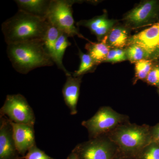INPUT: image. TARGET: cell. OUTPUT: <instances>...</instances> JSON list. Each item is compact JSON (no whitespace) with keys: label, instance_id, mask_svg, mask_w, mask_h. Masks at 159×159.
I'll return each instance as SVG.
<instances>
[{"label":"cell","instance_id":"cell-17","mask_svg":"<svg viewBox=\"0 0 159 159\" xmlns=\"http://www.w3.org/2000/svg\"><path fill=\"white\" fill-rule=\"evenodd\" d=\"M71 45V43L69 41L67 35L61 32L55 44V61L54 63L56 64L58 68L64 72L66 76L72 74L66 69L63 64V58L67 48Z\"/></svg>","mask_w":159,"mask_h":159},{"label":"cell","instance_id":"cell-25","mask_svg":"<svg viewBox=\"0 0 159 159\" xmlns=\"http://www.w3.org/2000/svg\"><path fill=\"white\" fill-rule=\"evenodd\" d=\"M145 80L148 84L151 85L159 86V66L152 67Z\"/></svg>","mask_w":159,"mask_h":159},{"label":"cell","instance_id":"cell-16","mask_svg":"<svg viewBox=\"0 0 159 159\" xmlns=\"http://www.w3.org/2000/svg\"><path fill=\"white\" fill-rule=\"evenodd\" d=\"M107 42L110 48L122 49L128 44V33L124 27H113L107 35Z\"/></svg>","mask_w":159,"mask_h":159},{"label":"cell","instance_id":"cell-12","mask_svg":"<svg viewBox=\"0 0 159 159\" xmlns=\"http://www.w3.org/2000/svg\"><path fill=\"white\" fill-rule=\"evenodd\" d=\"M81 77H74L71 74L66 76V80L62 90L65 102L71 115L77 113V104L80 95Z\"/></svg>","mask_w":159,"mask_h":159},{"label":"cell","instance_id":"cell-24","mask_svg":"<svg viewBox=\"0 0 159 159\" xmlns=\"http://www.w3.org/2000/svg\"><path fill=\"white\" fill-rule=\"evenodd\" d=\"M54 159L45 153L44 152L39 148L36 145H34L28 151L25 156L21 159Z\"/></svg>","mask_w":159,"mask_h":159},{"label":"cell","instance_id":"cell-14","mask_svg":"<svg viewBox=\"0 0 159 159\" xmlns=\"http://www.w3.org/2000/svg\"><path fill=\"white\" fill-rule=\"evenodd\" d=\"M49 0H16L19 10L46 19L50 7Z\"/></svg>","mask_w":159,"mask_h":159},{"label":"cell","instance_id":"cell-27","mask_svg":"<svg viewBox=\"0 0 159 159\" xmlns=\"http://www.w3.org/2000/svg\"><path fill=\"white\" fill-rule=\"evenodd\" d=\"M66 159H78L77 156L75 154L71 152L70 154L68 156Z\"/></svg>","mask_w":159,"mask_h":159},{"label":"cell","instance_id":"cell-23","mask_svg":"<svg viewBox=\"0 0 159 159\" xmlns=\"http://www.w3.org/2000/svg\"><path fill=\"white\" fill-rule=\"evenodd\" d=\"M127 59L125 50L122 49L116 48L110 51L105 61L118 62L124 61Z\"/></svg>","mask_w":159,"mask_h":159},{"label":"cell","instance_id":"cell-4","mask_svg":"<svg viewBox=\"0 0 159 159\" xmlns=\"http://www.w3.org/2000/svg\"><path fill=\"white\" fill-rule=\"evenodd\" d=\"M1 116H6L14 123L34 126V111L27 99L20 94L8 95L0 110Z\"/></svg>","mask_w":159,"mask_h":159},{"label":"cell","instance_id":"cell-2","mask_svg":"<svg viewBox=\"0 0 159 159\" xmlns=\"http://www.w3.org/2000/svg\"><path fill=\"white\" fill-rule=\"evenodd\" d=\"M7 45L9 60L15 70L20 74H27L38 68L54 65V61L46 51L43 40Z\"/></svg>","mask_w":159,"mask_h":159},{"label":"cell","instance_id":"cell-5","mask_svg":"<svg viewBox=\"0 0 159 159\" xmlns=\"http://www.w3.org/2000/svg\"><path fill=\"white\" fill-rule=\"evenodd\" d=\"M147 129L140 126H130L120 129L116 140L122 150L129 153H138L145 147L149 140Z\"/></svg>","mask_w":159,"mask_h":159},{"label":"cell","instance_id":"cell-28","mask_svg":"<svg viewBox=\"0 0 159 159\" xmlns=\"http://www.w3.org/2000/svg\"><path fill=\"white\" fill-rule=\"evenodd\" d=\"M113 159H114V158ZM128 159V158H120V159Z\"/></svg>","mask_w":159,"mask_h":159},{"label":"cell","instance_id":"cell-20","mask_svg":"<svg viewBox=\"0 0 159 159\" xmlns=\"http://www.w3.org/2000/svg\"><path fill=\"white\" fill-rule=\"evenodd\" d=\"M125 50L127 59L131 62L136 63L142 60L149 58L146 51L139 46L131 45Z\"/></svg>","mask_w":159,"mask_h":159},{"label":"cell","instance_id":"cell-21","mask_svg":"<svg viewBox=\"0 0 159 159\" xmlns=\"http://www.w3.org/2000/svg\"><path fill=\"white\" fill-rule=\"evenodd\" d=\"M151 60L143 59L135 63V76L137 79H146L152 68Z\"/></svg>","mask_w":159,"mask_h":159},{"label":"cell","instance_id":"cell-11","mask_svg":"<svg viewBox=\"0 0 159 159\" xmlns=\"http://www.w3.org/2000/svg\"><path fill=\"white\" fill-rule=\"evenodd\" d=\"M16 146L21 157L25 156L30 148L36 145L34 126L11 122Z\"/></svg>","mask_w":159,"mask_h":159},{"label":"cell","instance_id":"cell-7","mask_svg":"<svg viewBox=\"0 0 159 159\" xmlns=\"http://www.w3.org/2000/svg\"><path fill=\"white\" fill-rule=\"evenodd\" d=\"M159 16V2H142L126 15L124 20L132 28H138L155 22Z\"/></svg>","mask_w":159,"mask_h":159},{"label":"cell","instance_id":"cell-8","mask_svg":"<svg viewBox=\"0 0 159 159\" xmlns=\"http://www.w3.org/2000/svg\"><path fill=\"white\" fill-rule=\"evenodd\" d=\"M72 152L78 159H113L115 155L111 145L97 138L77 145Z\"/></svg>","mask_w":159,"mask_h":159},{"label":"cell","instance_id":"cell-9","mask_svg":"<svg viewBox=\"0 0 159 159\" xmlns=\"http://www.w3.org/2000/svg\"><path fill=\"white\" fill-rule=\"evenodd\" d=\"M128 46L135 45L142 48L149 58L159 55V22L129 37Z\"/></svg>","mask_w":159,"mask_h":159},{"label":"cell","instance_id":"cell-13","mask_svg":"<svg viewBox=\"0 0 159 159\" xmlns=\"http://www.w3.org/2000/svg\"><path fill=\"white\" fill-rule=\"evenodd\" d=\"M115 23L116 21L109 19L104 13L91 19L80 21L76 24V25L88 28L91 32L97 36L99 42L108 34L111 29L113 28Z\"/></svg>","mask_w":159,"mask_h":159},{"label":"cell","instance_id":"cell-22","mask_svg":"<svg viewBox=\"0 0 159 159\" xmlns=\"http://www.w3.org/2000/svg\"><path fill=\"white\" fill-rule=\"evenodd\" d=\"M137 159H159V145H151L138 153Z\"/></svg>","mask_w":159,"mask_h":159},{"label":"cell","instance_id":"cell-1","mask_svg":"<svg viewBox=\"0 0 159 159\" xmlns=\"http://www.w3.org/2000/svg\"><path fill=\"white\" fill-rule=\"evenodd\" d=\"M49 27L46 19L19 10L2 24V30L7 45L36 40H43Z\"/></svg>","mask_w":159,"mask_h":159},{"label":"cell","instance_id":"cell-10","mask_svg":"<svg viewBox=\"0 0 159 159\" xmlns=\"http://www.w3.org/2000/svg\"><path fill=\"white\" fill-rule=\"evenodd\" d=\"M13 136L11 121L0 116V159H21Z\"/></svg>","mask_w":159,"mask_h":159},{"label":"cell","instance_id":"cell-3","mask_svg":"<svg viewBox=\"0 0 159 159\" xmlns=\"http://www.w3.org/2000/svg\"><path fill=\"white\" fill-rule=\"evenodd\" d=\"M77 2L70 0H51L46 20L68 37L77 35L87 39L80 33L75 25L72 6Z\"/></svg>","mask_w":159,"mask_h":159},{"label":"cell","instance_id":"cell-18","mask_svg":"<svg viewBox=\"0 0 159 159\" xmlns=\"http://www.w3.org/2000/svg\"><path fill=\"white\" fill-rule=\"evenodd\" d=\"M61 31L49 23V27L43 39L44 45L46 51L55 63V47Z\"/></svg>","mask_w":159,"mask_h":159},{"label":"cell","instance_id":"cell-29","mask_svg":"<svg viewBox=\"0 0 159 159\" xmlns=\"http://www.w3.org/2000/svg\"><path fill=\"white\" fill-rule=\"evenodd\" d=\"M157 144H158V145H159V143H157Z\"/></svg>","mask_w":159,"mask_h":159},{"label":"cell","instance_id":"cell-15","mask_svg":"<svg viewBox=\"0 0 159 159\" xmlns=\"http://www.w3.org/2000/svg\"><path fill=\"white\" fill-rule=\"evenodd\" d=\"M107 38L106 35L99 42L96 43L89 42V43L86 45L85 48L88 51L89 54L97 65L105 61L107 54L111 50L110 47L107 42Z\"/></svg>","mask_w":159,"mask_h":159},{"label":"cell","instance_id":"cell-26","mask_svg":"<svg viewBox=\"0 0 159 159\" xmlns=\"http://www.w3.org/2000/svg\"><path fill=\"white\" fill-rule=\"evenodd\" d=\"M152 140L155 143H159V125L153 131Z\"/></svg>","mask_w":159,"mask_h":159},{"label":"cell","instance_id":"cell-6","mask_svg":"<svg viewBox=\"0 0 159 159\" xmlns=\"http://www.w3.org/2000/svg\"><path fill=\"white\" fill-rule=\"evenodd\" d=\"M122 116L108 107L100 108L91 119L82 122L91 136L99 135L114 128L122 120Z\"/></svg>","mask_w":159,"mask_h":159},{"label":"cell","instance_id":"cell-19","mask_svg":"<svg viewBox=\"0 0 159 159\" xmlns=\"http://www.w3.org/2000/svg\"><path fill=\"white\" fill-rule=\"evenodd\" d=\"M79 55L80 63L79 68L72 74L74 77H81L83 74L93 70L97 65L89 54H84L79 49Z\"/></svg>","mask_w":159,"mask_h":159}]
</instances>
